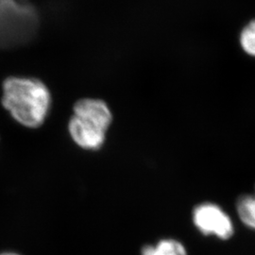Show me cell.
<instances>
[{"label": "cell", "mask_w": 255, "mask_h": 255, "mask_svg": "<svg viewBox=\"0 0 255 255\" xmlns=\"http://www.w3.org/2000/svg\"><path fill=\"white\" fill-rule=\"evenodd\" d=\"M0 255H20L18 254H15V253H3V254H0Z\"/></svg>", "instance_id": "obj_8"}, {"label": "cell", "mask_w": 255, "mask_h": 255, "mask_svg": "<svg viewBox=\"0 0 255 255\" xmlns=\"http://www.w3.org/2000/svg\"><path fill=\"white\" fill-rule=\"evenodd\" d=\"M193 223L204 236H214L227 240L234 236V223L228 214L212 202L196 206L192 214Z\"/></svg>", "instance_id": "obj_4"}, {"label": "cell", "mask_w": 255, "mask_h": 255, "mask_svg": "<svg viewBox=\"0 0 255 255\" xmlns=\"http://www.w3.org/2000/svg\"><path fill=\"white\" fill-rule=\"evenodd\" d=\"M239 43L245 53L255 57V20L243 27L240 32Z\"/></svg>", "instance_id": "obj_7"}, {"label": "cell", "mask_w": 255, "mask_h": 255, "mask_svg": "<svg viewBox=\"0 0 255 255\" xmlns=\"http://www.w3.org/2000/svg\"><path fill=\"white\" fill-rule=\"evenodd\" d=\"M39 25L36 9L23 0H0V48L26 44Z\"/></svg>", "instance_id": "obj_3"}, {"label": "cell", "mask_w": 255, "mask_h": 255, "mask_svg": "<svg viewBox=\"0 0 255 255\" xmlns=\"http://www.w3.org/2000/svg\"><path fill=\"white\" fill-rule=\"evenodd\" d=\"M2 104L24 127H40L51 107V96L44 82L31 78H8L3 83Z\"/></svg>", "instance_id": "obj_1"}, {"label": "cell", "mask_w": 255, "mask_h": 255, "mask_svg": "<svg viewBox=\"0 0 255 255\" xmlns=\"http://www.w3.org/2000/svg\"><path fill=\"white\" fill-rule=\"evenodd\" d=\"M237 211L239 219L247 227L255 230V194L239 197Z\"/></svg>", "instance_id": "obj_6"}, {"label": "cell", "mask_w": 255, "mask_h": 255, "mask_svg": "<svg viewBox=\"0 0 255 255\" xmlns=\"http://www.w3.org/2000/svg\"><path fill=\"white\" fill-rule=\"evenodd\" d=\"M73 110L68 131L75 144L86 150L100 149L113 122L109 106L101 100L83 99L75 104Z\"/></svg>", "instance_id": "obj_2"}, {"label": "cell", "mask_w": 255, "mask_h": 255, "mask_svg": "<svg viewBox=\"0 0 255 255\" xmlns=\"http://www.w3.org/2000/svg\"><path fill=\"white\" fill-rule=\"evenodd\" d=\"M141 255H187V251L180 241L165 238L160 240L156 245L143 247Z\"/></svg>", "instance_id": "obj_5"}]
</instances>
